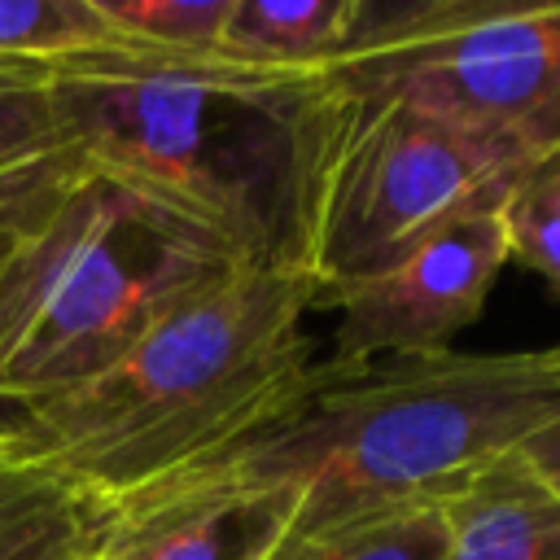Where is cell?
Masks as SVG:
<instances>
[{"mask_svg": "<svg viewBox=\"0 0 560 560\" xmlns=\"http://www.w3.org/2000/svg\"><path fill=\"white\" fill-rule=\"evenodd\" d=\"M315 306V276L241 267L105 372L9 407L0 459L48 468L118 512L254 433L311 376Z\"/></svg>", "mask_w": 560, "mask_h": 560, "instance_id": "cell-2", "label": "cell"}, {"mask_svg": "<svg viewBox=\"0 0 560 560\" xmlns=\"http://www.w3.org/2000/svg\"><path fill=\"white\" fill-rule=\"evenodd\" d=\"M516 455H521L538 477H547V481L560 490V420H551L547 429H538L534 438H525V442L516 446Z\"/></svg>", "mask_w": 560, "mask_h": 560, "instance_id": "cell-18", "label": "cell"}, {"mask_svg": "<svg viewBox=\"0 0 560 560\" xmlns=\"http://www.w3.org/2000/svg\"><path fill=\"white\" fill-rule=\"evenodd\" d=\"M83 166V162H79ZM74 175V171H70ZM66 175V179H70ZM61 179V184H66ZM61 184H52V188H39V192H31V197H13V201H0V276H4V267H9V258L18 254V245H22V236L31 232V223L44 214V206L57 197V188Z\"/></svg>", "mask_w": 560, "mask_h": 560, "instance_id": "cell-17", "label": "cell"}, {"mask_svg": "<svg viewBox=\"0 0 560 560\" xmlns=\"http://www.w3.org/2000/svg\"><path fill=\"white\" fill-rule=\"evenodd\" d=\"M109 512L48 468L0 459V560H83Z\"/></svg>", "mask_w": 560, "mask_h": 560, "instance_id": "cell-10", "label": "cell"}, {"mask_svg": "<svg viewBox=\"0 0 560 560\" xmlns=\"http://www.w3.org/2000/svg\"><path fill=\"white\" fill-rule=\"evenodd\" d=\"M101 22L153 52L171 57H219L232 0H92Z\"/></svg>", "mask_w": 560, "mask_h": 560, "instance_id": "cell-15", "label": "cell"}, {"mask_svg": "<svg viewBox=\"0 0 560 560\" xmlns=\"http://www.w3.org/2000/svg\"><path fill=\"white\" fill-rule=\"evenodd\" d=\"M44 70H0V201L31 197L79 171Z\"/></svg>", "mask_w": 560, "mask_h": 560, "instance_id": "cell-12", "label": "cell"}, {"mask_svg": "<svg viewBox=\"0 0 560 560\" xmlns=\"http://www.w3.org/2000/svg\"><path fill=\"white\" fill-rule=\"evenodd\" d=\"M346 96H394L560 149V0H381Z\"/></svg>", "mask_w": 560, "mask_h": 560, "instance_id": "cell-6", "label": "cell"}, {"mask_svg": "<svg viewBox=\"0 0 560 560\" xmlns=\"http://www.w3.org/2000/svg\"><path fill=\"white\" fill-rule=\"evenodd\" d=\"M508 258L503 219L499 210H486L442 228L385 271L337 289L324 298V306L337 311L332 363L363 368L451 350V341L481 315Z\"/></svg>", "mask_w": 560, "mask_h": 560, "instance_id": "cell-7", "label": "cell"}, {"mask_svg": "<svg viewBox=\"0 0 560 560\" xmlns=\"http://www.w3.org/2000/svg\"><path fill=\"white\" fill-rule=\"evenodd\" d=\"M118 35L92 0H0V70H52L83 52L109 48Z\"/></svg>", "mask_w": 560, "mask_h": 560, "instance_id": "cell-14", "label": "cell"}, {"mask_svg": "<svg viewBox=\"0 0 560 560\" xmlns=\"http://www.w3.org/2000/svg\"><path fill=\"white\" fill-rule=\"evenodd\" d=\"M442 556H446L442 503L337 521L324 529H289V538L271 551V560H442Z\"/></svg>", "mask_w": 560, "mask_h": 560, "instance_id": "cell-13", "label": "cell"}, {"mask_svg": "<svg viewBox=\"0 0 560 560\" xmlns=\"http://www.w3.org/2000/svg\"><path fill=\"white\" fill-rule=\"evenodd\" d=\"M66 140L197 223L241 267L306 271L350 96L332 70L171 57L127 39L48 70Z\"/></svg>", "mask_w": 560, "mask_h": 560, "instance_id": "cell-1", "label": "cell"}, {"mask_svg": "<svg viewBox=\"0 0 560 560\" xmlns=\"http://www.w3.org/2000/svg\"><path fill=\"white\" fill-rule=\"evenodd\" d=\"M298 521L280 481H175L109 512L101 560H271Z\"/></svg>", "mask_w": 560, "mask_h": 560, "instance_id": "cell-8", "label": "cell"}, {"mask_svg": "<svg viewBox=\"0 0 560 560\" xmlns=\"http://www.w3.org/2000/svg\"><path fill=\"white\" fill-rule=\"evenodd\" d=\"M508 254L538 271L560 298V149L538 153L499 206Z\"/></svg>", "mask_w": 560, "mask_h": 560, "instance_id": "cell-16", "label": "cell"}, {"mask_svg": "<svg viewBox=\"0 0 560 560\" xmlns=\"http://www.w3.org/2000/svg\"><path fill=\"white\" fill-rule=\"evenodd\" d=\"M442 516V560H560V490L516 451L472 472Z\"/></svg>", "mask_w": 560, "mask_h": 560, "instance_id": "cell-9", "label": "cell"}, {"mask_svg": "<svg viewBox=\"0 0 560 560\" xmlns=\"http://www.w3.org/2000/svg\"><path fill=\"white\" fill-rule=\"evenodd\" d=\"M363 0H232L219 57L284 70H332L350 57Z\"/></svg>", "mask_w": 560, "mask_h": 560, "instance_id": "cell-11", "label": "cell"}, {"mask_svg": "<svg viewBox=\"0 0 560 560\" xmlns=\"http://www.w3.org/2000/svg\"><path fill=\"white\" fill-rule=\"evenodd\" d=\"M232 271L236 254L188 210L83 162L0 276V416L105 372Z\"/></svg>", "mask_w": 560, "mask_h": 560, "instance_id": "cell-4", "label": "cell"}, {"mask_svg": "<svg viewBox=\"0 0 560 560\" xmlns=\"http://www.w3.org/2000/svg\"><path fill=\"white\" fill-rule=\"evenodd\" d=\"M551 420H560V346L315 363L254 433L175 481H280L298 494L293 529H324L446 503Z\"/></svg>", "mask_w": 560, "mask_h": 560, "instance_id": "cell-3", "label": "cell"}, {"mask_svg": "<svg viewBox=\"0 0 560 560\" xmlns=\"http://www.w3.org/2000/svg\"><path fill=\"white\" fill-rule=\"evenodd\" d=\"M83 560H101V556H96V551H92V556H83Z\"/></svg>", "mask_w": 560, "mask_h": 560, "instance_id": "cell-19", "label": "cell"}, {"mask_svg": "<svg viewBox=\"0 0 560 560\" xmlns=\"http://www.w3.org/2000/svg\"><path fill=\"white\" fill-rule=\"evenodd\" d=\"M534 158L529 144L494 127L394 96H350L311 258L319 306L337 289L385 271L442 228L499 210Z\"/></svg>", "mask_w": 560, "mask_h": 560, "instance_id": "cell-5", "label": "cell"}]
</instances>
